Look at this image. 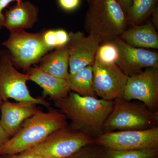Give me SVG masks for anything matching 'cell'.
Wrapping results in <instances>:
<instances>
[{"label":"cell","instance_id":"cell-1","mask_svg":"<svg viewBox=\"0 0 158 158\" xmlns=\"http://www.w3.org/2000/svg\"><path fill=\"white\" fill-rule=\"evenodd\" d=\"M54 102L70 120V126L94 138L103 133V125L113 104V101L81 96L72 91L65 97Z\"/></svg>","mask_w":158,"mask_h":158},{"label":"cell","instance_id":"cell-2","mask_svg":"<svg viewBox=\"0 0 158 158\" xmlns=\"http://www.w3.org/2000/svg\"><path fill=\"white\" fill-rule=\"evenodd\" d=\"M67 118L61 112L38 110L26 119L19 131L0 147V156L16 155L31 149L42 142L52 133L68 125Z\"/></svg>","mask_w":158,"mask_h":158},{"label":"cell","instance_id":"cell-3","mask_svg":"<svg viewBox=\"0 0 158 158\" xmlns=\"http://www.w3.org/2000/svg\"><path fill=\"white\" fill-rule=\"evenodd\" d=\"M88 3L85 29L101 43L113 41L127 28V15L116 0H91Z\"/></svg>","mask_w":158,"mask_h":158},{"label":"cell","instance_id":"cell-4","mask_svg":"<svg viewBox=\"0 0 158 158\" xmlns=\"http://www.w3.org/2000/svg\"><path fill=\"white\" fill-rule=\"evenodd\" d=\"M158 125V112L152 111L141 102L125 100L121 98L113 100L103 132L145 130L156 127Z\"/></svg>","mask_w":158,"mask_h":158},{"label":"cell","instance_id":"cell-5","mask_svg":"<svg viewBox=\"0 0 158 158\" xmlns=\"http://www.w3.org/2000/svg\"><path fill=\"white\" fill-rule=\"evenodd\" d=\"M94 143L93 136L68 125L53 132L31 149L44 158H66L82 148Z\"/></svg>","mask_w":158,"mask_h":158},{"label":"cell","instance_id":"cell-6","mask_svg":"<svg viewBox=\"0 0 158 158\" xmlns=\"http://www.w3.org/2000/svg\"><path fill=\"white\" fill-rule=\"evenodd\" d=\"M10 33L9 38L2 45L9 52L16 68L27 71L50 52L43 42L40 32L30 33L20 30Z\"/></svg>","mask_w":158,"mask_h":158},{"label":"cell","instance_id":"cell-7","mask_svg":"<svg viewBox=\"0 0 158 158\" xmlns=\"http://www.w3.org/2000/svg\"><path fill=\"white\" fill-rule=\"evenodd\" d=\"M28 75L15 69L7 50L0 52V97L3 102L12 99L16 102L41 105L47 108L49 103L41 98L32 96L27 85Z\"/></svg>","mask_w":158,"mask_h":158},{"label":"cell","instance_id":"cell-8","mask_svg":"<svg viewBox=\"0 0 158 158\" xmlns=\"http://www.w3.org/2000/svg\"><path fill=\"white\" fill-rule=\"evenodd\" d=\"M95 143L103 148L117 150L158 148V127L103 133L95 137Z\"/></svg>","mask_w":158,"mask_h":158},{"label":"cell","instance_id":"cell-9","mask_svg":"<svg viewBox=\"0 0 158 158\" xmlns=\"http://www.w3.org/2000/svg\"><path fill=\"white\" fill-rule=\"evenodd\" d=\"M122 98L138 100L153 112H158V68H148L128 77Z\"/></svg>","mask_w":158,"mask_h":158},{"label":"cell","instance_id":"cell-10","mask_svg":"<svg viewBox=\"0 0 158 158\" xmlns=\"http://www.w3.org/2000/svg\"><path fill=\"white\" fill-rule=\"evenodd\" d=\"M94 85L97 96L106 100L122 98L128 77L116 64L95 59L92 65Z\"/></svg>","mask_w":158,"mask_h":158},{"label":"cell","instance_id":"cell-11","mask_svg":"<svg viewBox=\"0 0 158 158\" xmlns=\"http://www.w3.org/2000/svg\"><path fill=\"white\" fill-rule=\"evenodd\" d=\"M118 50L116 64L127 76L148 68H158L157 52L131 46L119 37L113 40Z\"/></svg>","mask_w":158,"mask_h":158},{"label":"cell","instance_id":"cell-12","mask_svg":"<svg viewBox=\"0 0 158 158\" xmlns=\"http://www.w3.org/2000/svg\"><path fill=\"white\" fill-rule=\"evenodd\" d=\"M67 44L69 54V73H73L79 69L93 65L100 40L89 34L85 36L81 31L70 32Z\"/></svg>","mask_w":158,"mask_h":158},{"label":"cell","instance_id":"cell-13","mask_svg":"<svg viewBox=\"0 0 158 158\" xmlns=\"http://www.w3.org/2000/svg\"><path fill=\"white\" fill-rule=\"evenodd\" d=\"M38 110L37 105L30 102L9 100L3 102L1 106L0 124L11 138L19 131L23 123Z\"/></svg>","mask_w":158,"mask_h":158},{"label":"cell","instance_id":"cell-14","mask_svg":"<svg viewBox=\"0 0 158 158\" xmlns=\"http://www.w3.org/2000/svg\"><path fill=\"white\" fill-rule=\"evenodd\" d=\"M39 9L30 1H23L4 13V27L9 31L31 29L38 21Z\"/></svg>","mask_w":158,"mask_h":158},{"label":"cell","instance_id":"cell-15","mask_svg":"<svg viewBox=\"0 0 158 158\" xmlns=\"http://www.w3.org/2000/svg\"><path fill=\"white\" fill-rule=\"evenodd\" d=\"M26 72L30 81L42 88L44 96L53 101L65 97L71 91L68 80L54 76L39 66L31 67Z\"/></svg>","mask_w":158,"mask_h":158},{"label":"cell","instance_id":"cell-16","mask_svg":"<svg viewBox=\"0 0 158 158\" xmlns=\"http://www.w3.org/2000/svg\"><path fill=\"white\" fill-rule=\"evenodd\" d=\"M119 38L127 44L144 49H158V34L151 22L144 24L133 25L121 34Z\"/></svg>","mask_w":158,"mask_h":158},{"label":"cell","instance_id":"cell-17","mask_svg":"<svg viewBox=\"0 0 158 158\" xmlns=\"http://www.w3.org/2000/svg\"><path fill=\"white\" fill-rule=\"evenodd\" d=\"M40 68L60 78L68 80L69 75V54L67 45L57 48L46 54L39 61Z\"/></svg>","mask_w":158,"mask_h":158},{"label":"cell","instance_id":"cell-18","mask_svg":"<svg viewBox=\"0 0 158 158\" xmlns=\"http://www.w3.org/2000/svg\"><path fill=\"white\" fill-rule=\"evenodd\" d=\"M68 81L71 91L81 96L97 98L94 85L92 65L69 73Z\"/></svg>","mask_w":158,"mask_h":158},{"label":"cell","instance_id":"cell-19","mask_svg":"<svg viewBox=\"0 0 158 158\" xmlns=\"http://www.w3.org/2000/svg\"><path fill=\"white\" fill-rule=\"evenodd\" d=\"M158 0H133L127 15L131 25L141 24L151 15L158 6Z\"/></svg>","mask_w":158,"mask_h":158},{"label":"cell","instance_id":"cell-20","mask_svg":"<svg viewBox=\"0 0 158 158\" xmlns=\"http://www.w3.org/2000/svg\"><path fill=\"white\" fill-rule=\"evenodd\" d=\"M102 158H158V148L117 150L102 148Z\"/></svg>","mask_w":158,"mask_h":158},{"label":"cell","instance_id":"cell-21","mask_svg":"<svg viewBox=\"0 0 158 158\" xmlns=\"http://www.w3.org/2000/svg\"><path fill=\"white\" fill-rule=\"evenodd\" d=\"M118 56L116 44L113 41H108L100 44L95 59L106 64H116Z\"/></svg>","mask_w":158,"mask_h":158},{"label":"cell","instance_id":"cell-22","mask_svg":"<svg viewBox=\"0 0 158 158\" xmlns=\"http://www.w3.org/2000/svg\"><path fill=\"white\" fill-rule=\"evenodd\" d=\"M102 148L94 143L82 148L66 158H102Z\"/></svg>","mask_w":158,"mask_h":158},{"label":"cell","instance_id":"cell-23","mask_svg":"<svg viewBox=\"0 0 158 158\" xmlns=\"http://www.w3.org/2000/svg\"><path fill=\"white\" fill-rule=\"evenodd\" d=\"M40 32L43 42L49 51H51L59 47L56 30L44 29Z\"/></svg>","mask_w":158,"mask_h":158},{"label":"cell","instance_id":"cell-24","mask_svg":"<svg viewBox=\"0 0 158 158\" xmlns=\"http://www.w3.org/2000/svg\"><path fill=\"white\" fill-rule=\"evenodd\" d=\"M58 5L63 11L72 12L77 9L81 3V0H57Z\"/></svg>","mask_w":158,"mask_h":158},{"label":"cell","instance_id":"cell-25","mask_svg":"<svg viewBox=\"0 0 158 158\" xmlns=\"http://www.w3.org/2000/svg\"><path fill=\"white\" fill-rule=\"evenodd\" d=\"M56 32L58 47H61L67 45L69 39V34L68 32L62 29H56Z\"/></svg>","mask_w":158,"mask_h":158},{"label":"cell","instance_id":"cell-26","mask_svg":"<svg viewBox=\"0 0 158 158\" xmlns=\"http://www.w3.org/2000/svg\"><path fill=\"white\" fill-rule=\"evenodd\" d=\"M23 1L24 0H0V30L4 27L5 16L3 10L12 2L15 1L17 3H18Z\"/></svg>","mask_w":158,"mask_h":158},{"label":"cell","instance_id":"cell-27","mask_svg":"<svg viewBox=\"0 0 158 158\" xmlns=\"http://www.w3.org/2000/svg\"><path fill=\"white\" fill-rule=\"evenodd\" d=\"M16 155V158H37L38 156L32 149L24 151Z\"/></svg>","mask_w":158,"mask_h":158},{"label":"cell","instance_id":"cell-28","mask_svg":"<svg viewBox=\"0 0 158 158\" xmlns=\"http://www.w3.org/2000/svg\"><path fill=\"white\" fill-rule=\"evenodd\" d=\"M116 1L124 10L126 14H127L132 3L133 0H116Z\"/></svg>","mask_w":158,"mask_h":158},{"label":"cell","instance_id":"cell-29","mask_svg":"<svg viewBox=\"0 0 158 158\" xmlns=\"http://www.w3.org/2000/svg\"><path fill=\"white\" fill-rule=\"evenodd\" d=\"M10 138L11 137L6 133L0 124V147L9 141Z\"/></svg>","mask_w":158,"mask_h":158},{"label":"cell","instance_id":"cell-30","mask_svg":"<svg viewBox=\"0 0 158 158\" xmlns=\"http://www.w3.org/2000/svg\"><path fill=\"white\" fill-rule=\"evenodd\" d=\"M152 23L156 29L158 28V6L156 7L155 9L153 10L151 15Z\"/></svg>","mask_w":158,"mask_h":158},{"label":"cell","instance_id":"cell-31","mask_svg":"<svg viewBox=\"0 0 158 158\" xmlns=\"http://www.w3.org/2000/svg\"><path fill=\"white\" fill-rule=\"evenodd\" d=\"M8 158H16L15 155H9Z\"/></svg>","mask_w":158,"mask_h":158},{"label":"cell","instance_id":"cell-32","mask_svg":"<svg viewBox=\"0 0 158 158\" xmlns=\"http://www.w3.org/2000/svg\"><path fill=\"white\" fill-rule=\"evenodd\" d=\"M9 155H1L0 156V158H8Z\"/></svg>","mask_w":158,"mask_h":158},{"label":"cell","instance_id":"cell-33","mask_svg":"<svg viewBox=\"0 0 158 158\" xmlns=\"http://www.w3.org/2000/svg\"><path fill=\"white\" fill-rule=\"evenodd\" d=\"M3 100L2 99V98H1V97H0V110H1V106H2V104Z\"/></svg>","mask_w":158,"mask_h":158},{"label":"cell","instance_id":"cell-34","mask_svg":"<svg viewBox=\"0 0 158 158\" xmlns=\"http://www.w3.org/2000/svg\"><path fill=\"white\" fill-rule=\"evenodd\" d=\"M37 158H44V157H42L40 156H38V157H37Z\"/></svg>","mask_w":158,"mask_h":158},{"label":"cell","instance_id":"cell-35","mask_svg":"<svg viewBox=\"0 0 158 158\" xmlns=\"http://www.w3.org/2000/svg\"><path fill=\"white\" fill-rule=\"evenodd\" d=\"M91 0H87V1H88V2H90V1H91Z\"/></svg>","mask_w":158,"mask_h":158}]
</instances>
